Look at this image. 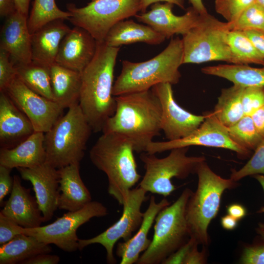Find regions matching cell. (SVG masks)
<instances>
[{"label": "cell", "mask_w": 264, "mask_h": 264, "mask_svg": "<svg viewBox=\"0 0 264 264\" xmlns=\"http://www.w3.org/2000/svg\"><path fill=\"white\" fill-rule=\"evenodd\" d=\"M120 47L97 42L95 55L81 72L79 105L94 132L102 131L116 109L114 69Z\"/></svg>", "instance_id": "1"}, {"label": "cell", "mask_w": 264, "mask_h": 264, "mask_svg": "<svg viewBox=\"0 0 264 264\" xmlns=\"http://www.w3.org/2000/svg\"><path fill=\"white\" fill-rule=\"evenodd\" d=\"M115 99V112L102 132L124 135L132 143L134 152H145L161 131L159 99L152 89L116 96Z\"/></svg>", "instance_id": "2"}, {"label": "cell", "mask_w": 264, "mask_h": 264, "mask_svg": "<svg viewBox=\"0 0 264 264\" xmlns=\"http://www.w3.org/2000/svg\"><path fill=\"white\" fill-rule=\"evenodd\" d=\"M131 141L121 134L103 132L89 151L92 164L107 176L108 192L120 205L141 178Z\"/></svg>", "instance_id": "3"}, {"label": "cell", "mask_w": 264, "mask_h": 264, "mask_svg": "<svg viewBox=\"0 0 264 264\" xmlns=\"http://www.w3.org/2000/svg\"><path fill=\"white\" fill-rule=\"evenodd\" d=\"M182 39L172 38L159 54L146 61L122 62V70L114 83V96L151 89L155 85L168 83L177 84L181 77L179 70L183 64Z\"/></svg>", "instance_id": "4"}, {"label": "cell", "mask_w": 264, "mask_h": 264, "mask_svg": "<svg viewBox=\"0 0 264 264\" xmlns=\"http://www.w3.org/2000/svg\"><path fill=\"white\" fill-rule=\"evenodd\" d=\"M198 186L188 201L186 219L190 237L198 244L207 245L209 243L208 228L217 215L224 192L238 186L237 181L226 179L214 172L205 160L197 167Z\"/></svg>", "instance_id": "5"}, {"label": "cell", "mask_w": 264, "mask_h": 264, "mask_svg": "<svg viewBox=\"0 0 264 264\" xmlns=\"http://www.w3.org/2000/svg\"><path fill=\"white\" fill-rule=\"evenodd\" d=\"M92 132L79 104L68 108L67 112L44 133L45 161L57 169L80 163Z\"/></svg>", "instance_id": "6"}, {"label": "cell", "mask_w": 264, "mask_h": 264, "mask_svg": "<svg viewBox=\"0 0 264 264\" xmlns=\"http://www.w3.org/2000/svg\"><path fill=\"white\" fill-rule=\"evenodd\" d=\"M185 189L172 204L157 215L153 239L148 248L136 264H159L184 244L190 238L186 219V206L193 193Z\"/></svg>", "instance_id": "7"}, {"label": "cell", "mask_w": 264, "mask_h": 264, "mask_svg": "<svg viewBox=\"0 0 264 264\" xmlns=\"http://www.w3.org/2000/svg\"><path fill=\"white\" fill-rule=\"evenodd\" d=\"M227 22H222L208 13L200 15L196 24L182 38L183 64L212 61L232 63L227 43Z\"/></svg>", "instance_id": "8"}, {"label": "cell", "mask_w": 264, "mask_h": 264, "mask_svg": "<svg viewBox=\"0 0 264 264\" xmlns=\"http://www.w3.org/2000/svg\"><path fill=\"white\" fill-rule=\"evenodd\" d=\"M189 147L170 150L166 157L158 158L155 154L142 153L140 158L144 164L145 174L138 187L147 192L156 194L166 198L176 189L172 179H183L196 173L198 165L205 160L203 156L187 155Z\"/></svg>", "instance_id": "9"}, {"label": "cell", "mask_w": 264, "mask_h": 264, "mask_svg": "<svg viewBox=\"0 0 264 264\" xmlns=\"http://www.w3.org/2000/svg\"><path fill=\"white\" fill-rule=\"evenodd\" d=\"M71 16L68 19L75 26L87 30L97 42H104L115 24L140 11V0H95L78 8L67 5Z\"/></svg>", "instance_id": "10"}, {"label": "cell", "mask_w": 264, "mask_h": 264, "mask_svg": "<svg viewBox=\"0 0 264 264\" xmlns=\"http://www.w3.org/2000/svg\"><path fill=\"white\" fill-rule=\"evenodd\" d=\"M108 213V209L102 203L91 201L79 210L67 212L49 224L23 228L22 233L44 243L54 244L64 251L72 252L79 248L78 228L93 218L104 217Z\"/></svg>", "instance_id": "11"}, {"label": "cell", "mask_w": 264, "mask_h": 264, "mask_svg": "<svg viewBox=\"0 0 264 264\" xmlns=\"http://www.w3.org/2000/svg\"><path fill=\"white\" fill-rule=\"evenodd\" d=\"M203 114L204 121L188 136L173 141H153L145 153L155 154L176 148L201 146L229 150L235 152L241 159L250 156L251 152L241 147L231 139L227 128L218 120L213 111H206Z\"/></svg>", "instance_id": "12"}, {"label": "cell", "mask_w": 264, "mask_h": 264, "mask_svg": "<svg viewBox=\"0 0 264 264\" xmlns=\"http://www.w3.org/2000/svg\"><path fill=\"white\" fill-rule=\"evenodd\" d=\"M147 193L138 186L132 189L122 205L123 209L121 218L98 235L89 239H79L78 249L82 250L90 244H100L106 249L107 263H116V260L113 255L114 245L121 239L124 241L129 240L139 228L144 213L141 212V206L147 199Z\"/></svg>", "instance_id": "13"}, {"label": "cell", "mask_w": 264, "mask_h": 264, "mask_svg": "<svg viewBox=\"0 0 264 264\" xmlns=\"http://www.w3.org/2000/svg\"><path fill=\"white\" fill-rule=\"evenodd\" d=\"M5 92L29 118L36 132L45 133L62 116L64 109L30 89L18 75Z\"/></svg>", "instance_id": "14"}, {"label": "cell", "mask_w": 264, "mask_h": 264, "mask_svg": "<svg viewBox=\"0 0 264 264\" xmlns=\"http://www.w3.org/2000/svg\"><path fill=\"white\" fill-rule=\"evenodd\" d=\"M159 99L162 109L161 128L167 140L185 137L193 132L202 123L205 116L198 115L181 108L176 101L172 85L160 83L151 89Z\"/></svg>", "instance_id": "15"}, {"label": "cell", "mask_w": 264, "mask_h": 264, "mask_svg": "<svg viewBox=\"0 0 264 264\" xmlns=\"http://www.w3.org/2000/svg\"><path fill=\"white\" fill-rule=\"evenodd\" d=\"M21 177L31 182L45 222L58 208L60 195L58 169L46 161L32 168H17Z\"/></svg>", "instance_id": "16"}, {"label": "cell", "mask_w": 264, "mask_h": 264, "mask_svg": "<svg viewBox=\"0 0 264 264\" xmlns=\"http://www.w3.org/2000/svg\"><path fill=\"white\" fill-rule=\"evenodd\" d=\"M174 5L170 2L155 3L152 5L148 12L137 14L134 17L166 39L175 34L183 36L196 24L200 14L191 6L184 15L176 16L173 12Z\"/></svg>", "instance_id": "17"}, {"label": "cell", "mask_w": 264, "mask_h": 264, "mask_svg": "<svg viewBox=\"0 0 264 264\" xmlns=\"http://www.w3.org/2000/svg\"><path fill=\"white\" fill-rule=\"evenodd\" d=\"M27 16L16 10L6 17L0 31V49L7 52L15 66L32 62L31 34Z\"/></svg>", "instance_id": "18"}, {"label": "cell", "mask_w": 264, "mask_h": 264, "mask_svg": "<svg viewBox=\"0 0 264 264\" xmlns=\"http://www.w3.org/2000/svg\"><path fill=\"white\" fill-rule=\"evenodd\" d=\"M97 42L83 28L75 26L63 39L56 63L65 67L82 72L93 59Z\"/></svg>", "instance_id": "19"}, {"label": "cell", "mask_w": 264, "mask_h": 264, "mask_svg": "<svg viewBox=\"0 0 264 264\" xmlns=\"http://www.w3.org/2000/svg\"><path fill=\"white\" fill-rule=\"evenodd\" d=\"M0 212L25 228L39 227L45 222L36 198L22 185L17 175L13 176L12 190Z\"/></svg>", "instance_id": "20"}, {"label": "cell", "mask_w": 264, "mask_h": 264, "mask_svg": "<svg viewBox=\"0 0 264 264\" xmlns=\"http://www.w3.org/2000/svg\"><path fill=\"white\" fill-rule=\"evenodd\" d=\"M35 132L29 118L5 91L0 94V148H13Z\"/></svg>", "instance_id": "21"}, {"label": "cell", "mask_w": 264, "mask_h": 264, "mask_svg": "<svg viewBox=\"0 0 264 264\" xmlns=\"http://www.w3.org/2000/svg\"><path fill=\"white\" fill-rule=\"evenodd\" d=\"M170 202L165 198L159 202L152 196L149 205L143 213L142 223L135 234L129 240L119 242L117 245L116 254L120 258V264H133L138 261L141 253L149 246L151 240L148 238V234L158 213L169 205Z\"/></svg>", "instance_id": "22"}, {"label": "cell", "mask_w": 264, "mask_h": 264, "mask_svg": "<svg viewBox=\"0 0 264 264\" xmlns=\"http://www.w3.org/2000/svg\"><path fill=\"white\" fill-rule=\"evenodd\" d=\"M70 29L64 20L60 19L31 34L32 62L47 67L56 63L61 43Z\"/></svg>", "instance_id": "23"}, {"label": "cell", "mask_w": 264, "mask_h": 264, "mask_svg": "<svg viewBox=\"0 0 264 264\" xmlns=\"http://www.w3.org/2000/svg\"><path fill=\"white\" fill-rule=\"evenodd\" d=\"M44 133L35 131L23 141L11 148H0V165L10 169L32 168L46 161Z\"/></svg>", "instance_id": "24"}, {"label": "cell", "mask_w": 264, "mask_h": 264, "mask_svg": "<svg viewBox=\"0 0 264 264\" xmlns=\"http://www.w3.org/2000/svg\"><path fill=\"white\" fill-rule=\"evenodd\" d=\"M60 195L58 208L67 212L79 210L92 201L89 191L80 174V163L58 169Z\"/></svg>", "instance_id": "25"}, {"label": "cell", "mask_w": 264, "mask_h": 264, "mask_svg": "<svg viewBox=\"0 0 264 264\" xmlns=\"http://www.w3.org/2000/svg\"><path fill=\"white\" fill-rule=\"evenodd\" d=\"M49 69L54 101L64 109L79 104L81 72L56 63L51 66Z\"/></svg>", "instance_id": "26"}, {"label": "cell", "mask_w": 264, "mask_h": 264, "mask_svg": "<svg viewBox=\"0 0 264 264\" xmlns=\"http://www.w3.org/2000/svg\"><path fill=\"white\" fill-rule=\"evenodd\" d=\"M166 38L148 25L135 22L132 20H123L115 24L108 33L104 43L108 46L120 47L136 43L157 45Z\"/></svg>", "instance_id": "27"}, {"label": "cell", "mask_w": 264, "mask_h": 264, "mask_svg": "<svg viewBox=\"0 0 264 264\" xmlns=\"http://www.w3.org/2000/svg\"><path fill=\"white\" fill-rule=\"evenodd\" d=\"M51 251L49 244L33 236L22 233L0 245V264H22L34 256Z\"/></svg>", "instance_id": "28"}, {"label": "cell", "mask_w": 264, "mask_h": 264, "mask_svg": "<svg viewBox=\"0 0 264 264\" xmlns=\"http://www.w3.org/2000/svg\"><path fill=\"white\" fill-rule=\"evenodd\" d=\"M253 67L248 65H219L202 68L203 73L225 79L242 87H264V66Z\"/></svg>", "instance_id": "29"}, {"label": "cell", "mask_w": 264, "mask_h": 264, "mask_svg": "<svg viewBox=\"0 0 264 264\" xmlns=\"http://www.w3.org/2000/svg\"><path fill=\"white\" fill-rule=\"evenodd\" d=\"M244 87L233 84L222 88L213 112L218 120L229 128L238 122L245 115L242 104Z\"/></svg>", "instance_id": "30"}, {"label": "cell", "mask_w": 264, "mask_h": 264, "mask_svg": "<svg viewBox=\"0 0 264 264\" xmlns=\"http://www.w3.org/2000/svg\"><path fill=\"white\" fill-rule=\"evenodd\" d=\"M16 66L18 76L27 87L39 95L54 101L49 67L32 62Z\"/></svg>", "instance_id": "31"}, {"label": "cell", "mask_w": 264, "mask_h": 264, "mask_svg": "<svg viewBox=\"0 0 264 264\" xmlns=\"http://www.w3.org/2000/svg\"><path fill=\"white\" fill-rule=\"evenodd\" d=\"M227 39L232 54V64L264 66L263 57L244 32L229 31Z\"/></svg>", "instance_id": "32"}, {"label": "cell", "mask_w": 264, "mask_h": 264, "mask_svg": "<svg viewBox=\"0 0 264 264\" xmlns=\"http://www.w3.org/2000/svg\"><path fill=\"white\" fill-rule=\"evenodd\" d=\"M71 14L63 11L57 6L55 0H34L30 16L27 19L29 32L37 30L57 20H68Z\"/></svg>", "instance_id": "33"}, {"label": "cell", "mask_w": 264, "mask_h": 264, "mask_svg": "<svg viewBox=\"0 0 264 264\" xmlns=\"http://www.w3.org/2000/svg\"><path fill=\"white\" fill-rule=\"evenodd\" d=\"M227 129L234 142L251 152L254 151L264 138L257 131L250 115H244Z\"/></svg>", "instance_id": "34"}, {"label": "cell", "mask_w": 264, "mask_h": 264, "mask_svg": "<svg viewBox=\"0 0 264 264\" xmlns=\"http://www.w3.org/2000/svg\"><path fill=\"white\" fill-rule=\"evenodd\" d=\"M227 23L229 31L264 33V7L255 1L244 9L235 21Z\"/></svg>", "instance_id": "35"}, {"label": "cell", "mask_w": 264, "mask_h": 264, "mask_svg": "<svg viewBox=\"0 0 264 264\" xmlns=\"http://www.w3.org/2000/svg\"><path fill=\"white\" fill-rule=\"evenodd\" d=\"M258 174L264 175V137L247 163L238 170H232L230 178L237 182L246 176Z\"/></svg>", "instance_id": "36"}, {"label": "cell", "mask_w": 264, "mask_h": 264, "mask_svg": "<svg viewBox=\"0 0 264 264\" xmlns=\"http://www.w3.org/2000/svg\"><path fill=\"white\" fill-rule=\"evenodd\" d=\"M256 0H215L216 11L227 22L235 21L242 11Z\"/></svg>", "instance_id": "37"}, {"label": "cell", "mask_w": 264, "mask_h": 264, "mask_svg": "<svg viewBox=\"0 0 264 264\" xmlns=\"http://www.w3.org/2000/svg\"><path fill=\"white\" fill-rule=\"evenodd\" d=\"M242 104L245 115H251L264 105V87H244Z\"/></svg>", "instance_id": "38"}, {"label": "cell", "mask_w": 264, "mask_h": 264, "mask_svg": "<svg viewBox=\"0 0 264 264\" xmlns=\"http://www.w3.org/2000/svg\"><path fill=\"white\" fill-rule=\"evenodd\" d=\"M9 53L0 49V92L5 91L17 76V68Z\"/></svg>", "instance_id": "39"}, {"label": "cell", "mask_w": 264, "mask_h": 264, "mask_svg": "<svg viewBox=\"0 0 264 264\" xmlns=\"http://www.w3.org/2000/svg\"><path fill=\"white\" fill-rule=\"evenodd\" d=\"M23 227L0 212V244H3L16 236L22 234Z\"/></svg>", "instance_id": "40"}, {"label": "cell", "mask_w": 264, "mask_h": 264, "mask_svg": "<svg viewBox=\"0 0 264 264\" xmlns=\"http://www.w3.org/2000/svg\"><path fill=\"white\" fill-rule=\"evenodd\" d=\"M240 262L242 264H264V242L260 240L245 246Z\"/></svg>", "instance_id": "41"}, {"label": "cell", "mask_w": 264, "mask_h": 264, "mask_svg": "<svg viewBox=\"0 0 264 264\" xmlns=\"http://www.w3.org/2000/svg\"><path fill=\"white\" fill-rule=\"evenodd\" d=\"M196 243L198 242L195 239L190 237L184 244L165 259L162 264H184L189 252Z\"/></svg>", "instance_id": "42"}, {"label": "cell", "mask_w": 264, "mask_h": 264, "mask_svg": "<svg viewBox=\"0 0 264 264\" xmlns=\"http://www.w3.org/2000/svg\"><path fill=\"white\" fill-rule=\"evenodd\" d=\"M12 169L0 165V204L4 205L3 199L11 193L13 185V177L10 173Z\"/></svg>", "instance_id": "43"}, {"label": "cell", "mask_w": 264, "mask_h": 264, "mask_svg": "<svg viewBox=\"0 0 264 264\" xmlns=\"http://www.w3.org/2000/svg\"><path fill=\"white\" fill-rule=\"evenodd\" d=\"M196 243L191 248L187 256L184 264H203L206 263L207 253L206 250L203 249L201 251L198 250Z\"/></svg>", "instance_id": "44"}, {"label": "cell", "mask_w": 264, "mask_h": 264, "mask_svg": "<svg viewBox=\"0 0 264 264\" xmlns=\"http://www.w3.org/2000/svg\"><path fill=\"white\" fill-rule=\"evenodd\" d=\"M41 253L34 256L22 263V264H57L60 258L56 255Z\"/></svg>", "instance_id": "45"}, {"label": "cell", "mask_w": 264, "mask_h": 264, "mask_svg": "<svg viewBox=\"0 0 264 264\" xmlns=\"http://www.w3.org/2000/svg\"><path fill=\"white\" fill-rule=\"evenodd\" d=\"M244 32L253 43L264 60V33L255 31Z\"/></svg>", "instance_id": "46"}, {"label": "cell", "mask_w": 264, "mask_h": 264, "mask_svg": "<svg viewBox=\"0 0 264 264\" xmlns=\"http://www.w3.org/2000/svg\"><path fill=\"white\" fill-rule=\"evenodd\" d=\"M250 116L257 131L264 137V105L256 110Z\"/></svg>", "instance_id": "47"}, {"label": "cell", "mask_w": 264, "mask_h": 264, "mask_svg": "<svg viewBox=\"0 0 264 264\" xmlns=\"http://www.w3.org/2000/svg\"><path fill=\"white\" fill-rule=\"evenodd\" d=\"M228 214L231 215L238 220L243 219L247 214L246 209L239 203H232L227 207Z\"/></svg>", "instance_id": "48"}, {"label": "cell", "mask_w": 264, "mask_h": 264, "mask_svg": "<svg viewBox=\"0 0 264 264\" xmlns=\"http://www.w3.org/2000/svg\"><path fill=\"white\" fill-rule=\"evenodd\" d=\"M170 2L179 6L182 9H185V0H140V11L145 13L149 6L160 2Z\"/></svg>", "instance_id": "49"}, {"label": "cell", "mask_w": 264, "mask_h": 264, "mask_svg": "<svg viewBox=\"0 0 264 264\" xmlns=\"http://www.w3.org/2000/svg\"><path fill=\"white\" fill-rule=\"evenodd\" d=\"M17 10L15 0H0V15L6 18Z\"/></svg>", "instance_id": "50"}, {"label": "cell", "mask_w": 264, "mask_h": 264, "mask_svg": "<svg viewBox=\"0 0 264 264\" xmlns=\"http://www.w3.org/2000/svg\"><path fill=\"white\" fill-rule=\"evenodd\" d=\"M238 221L237 220L229 214L223 216L220 220L222 227L227 230L235 229L238 225Z\"/></svg>", "instance_id": "51"}, {"label": "cell", "mask_w": 264, "mask_h": 264, "mask_svg": "<svg viewBox=\"0 0 264 264\" xmlns=\"http://www.w3.org/2000/svg\"><path fill=\"white\" fill-rule=\"evenodd\" d=\"M30 0H15L17 10L27 16Z\"/></svg>", "instance_id": "52"}, {"label": "cell", "mask_w": 264, "mask_h": 264, "mask_svg": "<svg viewBox=\"0 0 264 264\" xmlns=\"http://www.w3.org/2000/svg\"><path fill=\"white\" fill-rule=\"evenodd\" d=\"M194 9L200 15L208 13L207 10L204 6L202 0H188Z\"/></svg>", "instance_id": "53"}, {"label": "cell", "mask_w": 264, "mask_h": 264, "mask_svg": "<svg viewBox=\"0 0 264 264\" xmlns=\"http://www.w3.org/2000/svg\"><path fill=\"white\" fill-rule=\"evenodd\" d=\"M253 176V177L261 184L264 191V175L258 174ZM257 212L259 213H264V206L262 207Z\"/></svg>", "instance_id": "54"}, {"label": "cell", "mask_w": 264, "mask_h": 264, "mask_svg": "<svg viewBox=\"0 0 264 264\" xmlns=\"http://www.w3.org/2000/svg\"><path fill=\"white\" fill-rule=\"evenodd\" d=\"M256 232L259 235V240L264 242V223L260 222L258 223Z\"/></svg>", "instance_id": "55"}, {"label": "cell", "mask_w": 264, "mask_h": 264, "mask_svg": "<svg viewBox=\"0 0 264 264\" xmlns=\"http://www.w3.org/2000/svg\"><path fill=\"white\" fill-rule=\"evenodd\" d=\"M256 1L264 7V0H256Z\"/></svg>", "instance_id": "56"}, {"label": "cell", "mask_w": 264, "mask_h": 264, "mask_svg": "<svg viewBox=\"0 0 264 264\" xmlns=\"http://www.w3.org/2000/svg\"><path fill=\"white\" fill-rule=\"evenodd\" d=\"M92 1H94V0H91Z\"/></svg>", "instance_id": "57"}]
</instances>
